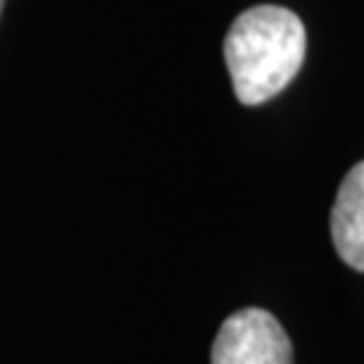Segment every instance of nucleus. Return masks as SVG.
<instances>
[{"mask_svg": "<svg viewBox=\"0 0 364 364\" xmlns=\"http://www.w3.org/2000/svg\"><path fill=\"white\" fill-rule=\"evenodd\" d=\"M224 60L235 97L243 105L267 103L305 63V25L284 6H254L230 27Z\"/></svg>", "mask_w": 364, "mask_h": 364, "instance_id": "1", "label": "nucleus"}, {"mask_svg": "<svg viewBox=\"0 0 364 364\" xmlns=\"http://www.w3.org/2000/svg\"><path fill=\"white\" fill-rule=\"evenodd\" d=\"M210 364H294L291 340L273 313L243 308L221 324Z\"/></svg>", "mask_w": 364, "mask_h": 364, "instance_id": "2", "label": "nucleus"}, {"mask_svg": "<svg viewBox=\"0 0 364 364\" xmlns=\"http://www.w3.org/2000/svg\"><path fill=\"white\" fill-rule=\"evenodd\" d=\"M329 227L340 259L364 273V162L346 173L332 205Z\"/></svg>", "mask_w": 364, "mask_h": 364, "instance_id": "3", "label": "nucleus"}, {"mask_svg": "<svg viewBox=\"0 0 364 364\" xmlns=\"http://www.w3.org/2000/svg\"><path fill=\"white\" fill-rule=\"evenodd\" d=\"M3 3H6V0H0V14H3Z\"/></svg>", "mask_w": 364, "mask_h": 364, "instance_id": "4", "label": "nucleus"}]
</instances>
